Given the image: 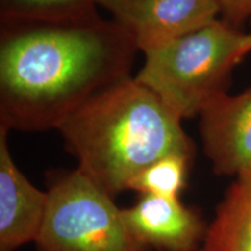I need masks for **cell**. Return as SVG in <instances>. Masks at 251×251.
Returning <instances> with one entry per match:
<instances>
[{"mask_svg": "<svg viewBox=\"0 0 251 251\" xmlns=\"http://www.w3.org/2000/svg\"><path fill=\"white\" fill-rule=\"evenodd\" d=\"M139 49L99 13L0 20V127L56 129L106 87L131 77Z\"/></svg>", "mask_w": 251, "mask_h": 251, "instance_id": "cell-1", "label": "cell"}, {"mask_svg": "<svg viewBox=\"0 0 251 251\" xmlns=\"http://www.w3.org/2000/svg\"><path fill=\"white\" fill-rule=\"evenodd\" d=\"M181 119L135 77L97 93L57 128L77 170L115 199L163 157H193Z\"/></svg>", "mask_w": 251, "mask_h": 251, "instance_id": "cell-2", "label": "cell"}, {"mask_svg": "<svg viewBox=\"0 0 251 251\" xmlns=\"http://www.w3.org/2000/svg\"><path fill=\"white\" fill-rule=\"evenodd\" d=\"M251 54V33L216 19L201 29L144 52L135 76L181 120L199 117L227 92L234 69Z\"/></svg>", "mask_w": 251, "mask_h": 251, "instance_id": "cell-3", "label": "cell"}, {"mask_svg": "<svg viewBox=\"0 0 251 251\" xmlns=\"http://www.w3.org/2000/svg\"><path fill=\"white\" fill-rule=\"evenodd\" d=\"M37 251H149L130 233L114 199L75 169L52 175Z\"/></svg>", "mask_w": 251, "mask_h": 251, "instance_id": "cell-4", "label": "cell"}, {"mask_svg": "<svg viewBox=\"0 0 251 251\" xmlns=\"http://www.w3.org/2000/svg\"><path fill=\"white\" fill-rule=\"evenodd\" d=\"M97 5L143 54L201 29L220 15L216 0H97Z\"/></svg>", "mask_w": 251, "mask_h": 251, "instance_id": "cell-5", "label": "cell"}, {"mask_svg": "<svg viewBox=\"0 0 251 251\" xmlns=\"http://www.w3.org/2000/svg\"><path fill=\"white\" fill-rule=\"evenodd\" d=\"M203 151L220 177L251 170V87L220 94L199 115Z\"/></svg>", "mask_w": 251, "mask_h": 251, "instance_id": "cell-6", "label": "cell"}, {"mask_svg": "<svg viewBox=\"0 0 251 251\" xmlns=\"http://www.w3.org/2000/svg\"><path fill=\"white\" fill-rule=\"evenodd\" d=\"M122 216L130 233L150 250L197 251L207 230L200 215L179 198L143 194L122 209Z\"/></svg>", "mask_w": 251, "mask_h": 251, "instance_id": "cell-7", "label": "cell"}, {"mask_svg": "<svg viewBox=\"0 0 251 251\" xmlns=\"http://www.w3.org/2000/svg\"><path fill=\"white\" fill-rule=\"evenodd\" d=\"M9 130L0 127V251L35 242L48 206V192L34 186L18 168L8 147Z\"/></svg>", "mask_w": 251, "mask_h": 251, "instance_id": "cell-8", "label": "cell"}, {"mask_svg": "<svg viewBox=\"0 0 251 251\" xmlns=\"http://www.w3.org/2000/svg\"><path fill=\"white\" fill-rule=\"evenodd\" d=\"M199 251H251V170L226 191Z\"/></svg>", "mask_w": 251, "mask_h": 251, "instance_id": "cell-9", "label": "cell"}, {"mask_svg": "<svg viewBox=\"0 0 251 251\" xmlns=\"http://www.w3.org/2000/svg\"><path fill=\"white\" fill-rule=\"evenodd\" d=\"M97 0H0V20H68L98 13Z\"/></svg>", "mask_w": 251, "mask_h": 251, "instance_id": "cell-10", "label": "cell"}, {"mask_svg": "<svg viewBox=\"0 0 251 251\" xmlns=\"http://www.w3.org/2000/svg\"><path fill=\"white\" fill-rule=\"evenodd\" d=\"M193 157L172 153L158 159L142 172H140L130 183L129 190L141 194L179 198L186 185L188 166Z\"/></svg>", "mask_w": 251, "mask_h": 251, "instance_id": "cell-11", "label": "cell"}, {"mask_svg": "<svg viewBox=\"0 0 251 251\" xmlns=\"http://www.w3.org/2000/svg\"><path fill=\"white\" fill-rule=\"evenodd\" d=\"M221 19L236 28L251 21V0H216Z\"/></svg>", "mask_w": 251, "mask_h": 251, "instance_id": "cell-12", "label": "cell"}]
</instances>
